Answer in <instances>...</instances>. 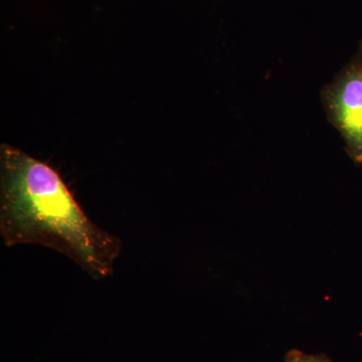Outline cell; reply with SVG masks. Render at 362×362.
I'll use <instances>...</instances> for the list:
<instances>
[{"label": "cell", "instance_id": "7a4b0ae2", "mask_svg": "<svg viewBox=\"0 0 362 362\" xmlns=\"http://www.w3.org/2000/svg\"><path fill=\"white\" fill-rule=\"evenodd\" d=\"M328 122L344 141L347 156L362 165V40L351 59L320 92Z\"/></svg>", "mask_w": 362, "mask_h": 362}, {"label": "cell", "instance_id": "3957f363", "mask_svg": "<svg viewBox=\"0 0 362 362\" xmlns=\"http://www.w3.org/2000/svg\"><path fill=\"white\" fill-rule=\"evenodd\" d=\"M284 362H333L326 354H306L292 349L285 356Z\"/></svg>", "mask_w": 362, "mask_h": 362}, {"label": "cell", "instance_id": "6da1fadb", "mask_svg": "<svg viewBox=\"0 0 362 362\" xmlns=\"http://www.w3.org/2000/svg\"><path fill=\"white\" fill-rule=\"evenodd\" d=\"M0 235L8 247L59 252L96 280L113 275L122 251L121 240L90 220L58 171L6 144L0 151Z\"/></svg>", "mask_w": 362, "mask_h": 362}]
</instances>
